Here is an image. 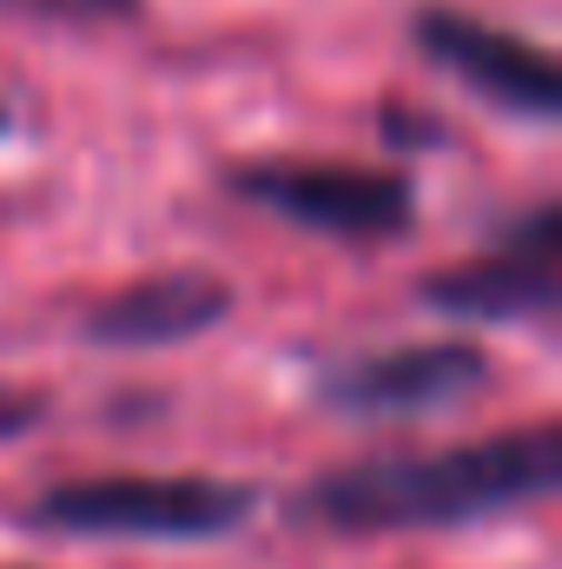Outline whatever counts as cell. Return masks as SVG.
I'll return each mask as SVG.
<instances>
[{
	"label": "cell",
	"mask_w": 562,
	"mask_h": 569,
	"mask_svg": "<svg viewBox=\"0 0 562 569\" xmlns=\"http://www.w3.org/2000/svg\"><path fill=\"white\" fill-rule=\"evenodd\" d=\"M0 7L53 20V27H120V20H140L145 0H0Z\"/></svg>",
	"instance_id": "cell-8"
},
{
	"label": "cell",
	"mask_w": 562,
	"mask_h": 569,
	"mask_svg": "<svg viewBox=\"0 0 562 569\" xmlns=\"http://www.w3.org/2000/svg\"><path fill=\"white\" fill-rule=\"evenodd\" d=\"M232 284L219 272H199V266H172V272H152V279L120 284L113 298H100L87 311V338L107 345V351H165V345H185V338H205L232 318Z\"/></svg>",
	"instance_id": "cell-7"
},
{
	"label": "cell",
	"mask_w": 562,
	"mask_h": 569,
	"mask_svg": "<svg viewBox=\"0 0 562 569\" xmlns=\"http://www.w3.org/2000/svg\"><path fill=\"white\" fill-rule=\"evenodd\" d=\"M430 311L456 318V325H523L556 311L562 298V206L536 199L523 219H510L496 232L490 252H476L470 266L430 272L418 284Z\"/></svg>",
	"instance_id": "cell-4"
},
{
	"label": "cell",
	"mask_w": 562,
	"mask_h": 569,
	"mask_svg": "<svg viewBox=\"0 0 562 569\" xmlns=\"http://www.w3.org/2000/svg\"><path fill=\"white\" fill-rule=\"evenodd\" d=\"M418 47L436 73H450L456 87H470L496 113H516L536 127H550L562 113V67L550 60V47L510 33V27H490V20L456 13V7H423Z\"/></svg>",
	"instance_id": "cell-6"
},
{
	"label": "cell",
	"mask_w": 562,
	"mask_h": 569,
	"mask_svg": "<svg viewBox=\"0 0 562 569\" xmlns=\"http://www.w3.org/2000/svg\"><path fill=\"white\" fill-rule=\"evenodd\" d=\"M562 483V430L543 425L450 443V450H411V457H364L338 463L311 483V517L331 530H450L483 523L523 503H543Z\"/></svg>",
	"instance_id": "cell-1"
},
{
	"label": "cell",
	"mask_w": 562,
	"mask_h": 569,
	"mask_svg": "<svg viewBox=\"0 0 562 569\" xmlns=\"http://www.w3.org/2000/svg\"><path fill=\"white\" fill-rule=\"evenodd\" d=\"M40 418H47V398L0 385V437H27V430L40 425Z\"/></svg>",
	"instance_id": "cell-9"
},
{
	"label": "cell",
	"mask_w": 562,
	"mask_h": 569,
	"mask_svg": "<svg viewBox=\"0 0 562 569\" xmlns=\"http://www.w3.org/2000/svg\"><path fill=\"white\" fill-rule=\"evenodd\" d=\"M259 490L225 477H73L33 497L27 523L60 537H140V543H205L252 517Z\"/></svg>",
	"instance_id": "cell-2"
},
{
	"label": "cell",
	"mask_w": 562,
	"mask_h": 569,
	"mask_svg": "<svg viewBox=\"0 0 562 569\" xmlns=\"http://www.w3.org/2000/svg\"><path fill=\"white\" fill-rule=\"evenodd\" d=\"M225 186L304 232L344 239V246H384L418 226V186L391 166H344V159H245L225 172Z\"/></svg>",
	"instance_id": "cell-3"
},
{
	"label": "cell",
	"mask_w": 562,
	"mask_h": 569,
	"mask_svg": "<svg viewBox=\"0 0 562 569\" xmlns=\"http://www.w3.org/2000/svg\"><path fill=\"white\" fill-rule=\"evenodd\" d=\"M7 127H13V120H7V107H0V133H7Z\"/></svg>",
	"instance_id": "cell-10"
},
{
	"label": "cell",
	"mask_w": 562,
	"mask_h": 569,
	"mask_svg": "<svg viewBox=\"0 0 562 569\" xmlns=\"http://www.w3.org/2000/svg\"><path fill=\"white\" fill-rule=\"evenodd\" d=\"M490 385V351L470 338H430L344 358L318 378V405L338 418H423L476 398Z\"/></svg>",
	"instance_id": "cell-5"
}]
</instances>
